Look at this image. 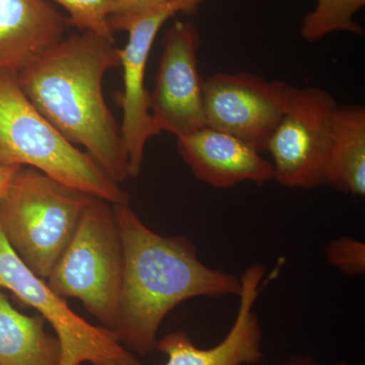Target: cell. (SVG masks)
Instances as JSON below:
<instances>
[{
    "label": "cell",
    "instance_id": "obj_14",
    "mask_svg": "<svg viewBox=\"0 0 365 365\" xmlns=\"http://www.w3.org/2000/svg\"><path fill=\"white\" fill-rule=\"evenodd\" d=\"M325 185L354 197L365 195V110L338 106L334 114Z\"/></svg>",
    "mask_w": 365,
    "mask_h": 365
},
{
    "label": "cell",
    "instance_id": "obj_18",
    "mask_svg": "<svg viewBox=\"0 0 365 365\" xmlns=\"http://www.w3.org/2000/svg\"><path fill=\"white\" fill-rule=\"evenodd\" d=\"M327 262L347 276L364 275L365 244L350 237H341L328 244L325 250Z\"/></svg>",
    "mask_w": 365,
    "mask_h": 365
},
{
    "label": "cell",
    "instance_id": "obj_5",
    "mask_svg": "<svg viewBox=\"0 0 365 365\" xmlns=\"http://www.w3.org/2000/svg\"><path fill=\"white\" fill-rule=\"evenodd\" d=\"M124 255L112 204L93 197L47 281L62 299H78L114 332L119 314Z\"/></svg>",
    "mask_w": 365,
    "mask_h": 365
},
{
    "label": "cell",
    "instance_id": "obj_11",
    "mask_svg": "<svg viewBox=\"0 0 365 365\" xmlns=\"http://www.w3.org/2000/svg\"><path fill=\"white\" fill-rule=\"evenodd\" d=\"M264 278L265 269L260 265L251 266L242 274L237 317L225 339L215 347H197L182 331L158 340L155 350L167 356L165 365H247L260 361L263 335L254 306L263 288Z\"/></svg>",
    "mask_w": 365,
    "mask_h": 365
},
{
    "label": "cell",
    "instance_id": "obj_12",
    "mask_svg": "<svg viewBox=\"0 0 365 365\" xmlns=\"http://www.w3.org/2000/svg\"><path fill=\"white\" fill-rule=\"evenodd\" d=\"M180 157L199 181L217 189L273 180L272 163L237 137L211 127L178 137Z\"/></svg>",
    "mask_w": 365,
    "mask_h": 365
},
{
    "label": "cell",
    "instance_id": "obj_6",
    "mask_svg": "<svg viewBox=\"0 0 365 365\" xmlns=\"http://www.w3.org/2000/svg\"><path fill=\"white\" fill-rule=\"evenodd\" d=\"M0 287L13 292L51 325L61 347L60 365H143L116 334L91 325L21 260L0 230Z\"/></svg>",
    "mask_w": 365,
    "mask_h": 365
},
{
    "label": "cell",
    "instance_id": "obj_21",
    "mask_svg": "<svg viewBox=\"0 0 365 365\" xmlns=\"http://www.w3.org/2000/svg\"><path fill=\"white\" fill-rule=\"evenodd\" d=\"M280 365H319L314 359L309 356H294L285 360Z\"/></svg>",
    "mask_w": 365,
    "mask_h": 365
},
{
    "label": "cell",
    "instance_id": "obj_4",
    "mask_svg": "<svg viewBox=\"0 0 365 365\" xmlns=\"http://www.w3.org/2000/svg\"><path fill=\"white\" fill-rule=\"evenodd\" d=\"M91 198L21 167L0 200V230L26 267L47 280Z\"/></svg>",
    "mask_w": 365,
    "mask_h": 365
},
{
    "label": "cell",
    "instance_id": "obj_3",
    "mask_svg": "<svg viewBox=\"0 0 365 365\" xmlns=\"http://www.w3.org/2000/svg\"><path fill=\"white\" fill-rule=\"evenodd\" d=\"M0 160L33 168L112 205L129 203L128 193L34 107L9 71H0Z\"/></svg>",
    "mask_w": 365,
    "mask_h": 365
},
{
    "label": "cell",
    "instance_id": "obj_20",
    "mask_svg": "<svg viewBox=\"0 0 365 365\" xmlns=\"http://www.w3.org/2000/svg\"><path fill=\"white\" fill-rule=\"evenodd\" d=\"M21 168L18 167V165H9V163L2 162L0 160V200H1L4 194L6 193L7 189L11 186L16 172Z\"/></svg>",
    "mask_w": 365,
    "mask_h": 365
},
{
    "label": "cell",
    "instance_id": "obj_17",
    "mask_svg": "<svg viewBox=\"0 0 365 365\" xmlns=\"http://www.w3.org/2000/svg\"><path fill=\"white\" fill-rule=\"evenodd\" d=\"M58 4L68 14L67 23L78 29V32L96 34L101 37H113L109 18L113 0H47Z\"/></svg>",
    "mask_w": 365,
    "mask_h": 365
},
{
    "label": "cell",
    "instance_id": "obj_9",
    "mask_svg": "<svg viewBox=\"0 0 365 365\" xmlns=\"http://www.w3.org/2000/svg\"><path fill=\"white\" fill-rule=\"evenodd\" d=\"M155 85L148 109L158 132L176 138L206 126L204 79L198 71L200 36L190 21H177L163 36Z\"/></svg>",
    "mask_w": 365,
    "mask_h": 365
},
{
    "label": "cell",
    "instance_id": "obj_8",
    "mask_svg": "<svg viewBox=\"0 0 365 365\" xmlns=\"http://www.w3.org/2000/svg\"><path fill=\"white\" fill-rule=\"evenodd\" d=\"M205 0H169L163 6L126 20L110 21L113 32L125 31L128 40L120 49L123 68V91L118 95L122 109L121 129L128 158L129 174L135 178L143 169L144 150L150 138L160 133L148 109L145 72L153 43L163 26L177 14L195 9Z\"/></svg>",
    "mask_w": 365,
    "mask_h": 365
},
{
    "label": "cell",
    "instance_id": "obj_10",
    "mask_svg": "<svg viewBox=\"0 0 365 365\" xmlns=\"http://www.w3.org/2000/svg\"><path fill=\"white\" fill-rule=\"evenodd\" d=\"M287 88L248 72L213 74L204 79L206 126L266 150L283 116Z\"/></svg>",
    "mask_w": 365,
    "mask_h": 365
},
{
    "label": "cell",
    "instance_id": "obj_1",
    "mask_svg": "<svg viewBox=\"0 0 365 365\" xmlns=\"http://www.w3.org/2000/svg\"><path fill=\"white\" fill-rule=\"evenodd\" d=\"M117 67L114 39L78 32L21 69L16 78L34 107L120 185L130 178L128 158L103 91L106 74Z\"/></svg>",
    "mask_w": 365,
    "mask_h": 365
},
{
    "label": "cell",
    "instance_id": "obj_13",
    "mask_svg": "<svg viewBox=\"0 0 365 365\" xmlns=\"http://www.w3.org/2000/svg\"><path fill=\"white\" fill-rule=\"evenodd\" d=\"M68 26L47 0H0V71L18 73L66 38Z\"/></svg>",
    "mask_w": 365,
    "mask_h": 365
},
{
    "label": "cell",
    "instance_id": "obj_16",
    "mask_svg": "<svg viewBox=\"0 0 365 365\" xmlns=\"http://www.w3.org/2000/svg\"><path fill=\"white\" fill-rule=\"evenodd\" d=\"M365 0H317L316 7L304 16L300 35L307 42H317L337 32L364 34L354 18Z\"/></svg>",
    "mask_w": 365,
    "mask_h": 365
},
{
    "label": "cell",
    "instance_id": "obj_2",
    "mask_svg": "<svg viewBox=\"0 0 365 365\" xmlns=\"http://www.w3.org/2000/svg\"><path fill=\"white\" fill-rule=\"evenodd\" d=\"M113 208L124 255L114 333L129 351L135 355L155 351L163 319L182 302L194 297L239 295L240 278L204 265L188 237L157 234L129 203L115 204Z\"/></svg>",
    "mask_w": 365,
    "mask_h": 365
},
{
    "label": "cell",
    "instance_id": "obj_19",
    "mask_svg": "<svg viewBox=\"0 0 365 365\" xmlns=\"http://www.w3.org/2000/svg\"><path fill=\"white\" fill-rule=\"evenodd\" d=\"M168 1L169 0H113L109 23L148 13Z\"/></svg>",
    "mask_w": 365,
    "mask_h": 365
},
{
    "label": "cell",
    "instance_id": "obj_15",
    "mask_svg": "<svg viewBox=\"0 0 365 365\" xmlns=\"http://www.w3.org/2000/svg\"><path fill=\"white\" fill-rule=\"evenodd\" d=\"M41 317L14 309L0 292V365H60L61 347Z\"/></svg>",
    "mask_w": 365,
    "mask_h": 365
},
{
    "label": "cell",
    "instance_id": "obj_7",
    "mask_svg": "<svg viewBox=\"0 0 365 365\" xmlns=\"http://www.w3.org/2000/svg\"><path fill=\"white\" fill-rule=\"evenodd\" d=\"M338 105L323 88L288 86L284 112L269 140L273 180L288 188L325 185L327 157Z\"/></svg>",
    "mask_w": 365,
    "mask_h": 365
}]
</instances>
